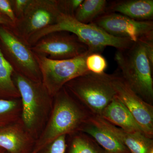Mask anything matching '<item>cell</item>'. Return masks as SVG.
<instances>
[{
  "mask_svg": "<svg viewBox=\"0 0 153 153\" xmlns=\"http://www.w3.org/2000/svg\"><path fill=\"white\" fill-rule=\"evenodd\" d=\"M93 115L63 86L54 96L51 114L31 153H38L61 136L80 131Z\"/></svg>",
  "mask_w": 153,
  "mask_h": 153,
  "instance_id": "6da1fadb",
  "label": "cell"
},
{
  "mask_svg": "<svg viewBox=\"0 0 153 153\" xmlns=\"http://www.w3.org/2000/svg\"><path fill=\"white\" fill-rule=\"evenodd\" d=\"M12 78L21 96V120L36 141L51 114L54 97L42 82L31 80L14 71Z\"/></svg>",
  "mask_w": 153,
  "mask_h": 153,
  "instance_id": "7a4b0ae2",
  "label": "cell"
},
{
  "mask_svg": "<svg viewBox=\"0 0 153 153\" xmlns=\"http://www.w3.org/2000/svg\"><path fill=\"white\" fill-rule=\"evenodd\" d=\"M59 31L74 34L87 46L92 53H101L107 47L123 50L134 43L128 39L111 36L93 23L83 24L78 22L74 16L60 13L55 24L33 35L28 40V44L31 47L42 37Z\"/></svg>",
  "mask_w": 153,
  "mask_h": 153,
  "instance_id": "3957f363",
  "label": "cell"
},
{
  "mask_svg": "<svg viewBox=\"0 0 153 153\" xmlns=\"http://www.w3.org/2000/svg\"><path fill=\"white\" fill-rule=\"evenodd\" d=\"M114 60L120 70L121 76L132 90L153 105V68L143 42H134L127 49L117 50Z\"/></svg>",
  "mask_w": 153,
  "mask_h": 153,
  "instance_id": "277c9868",
  "label": "cell"
},
{
  "mask_svg": "<svg viewBox=\"0 0 153 153\" xmlns=\"http://www.w3.org/2000/svg\"><path fill=\"white\" fill-rule=\"evenodd\" d=\"M113 74L88 72L71 79L64 86L94 115L100 116L116 95Z\"/></svg>",
  "mask_w": 153,
  "mask_h": 153,
  "instance_id": "5b68a950",
  "label": "cell"
},
{
  "mask_svg": "<svg viewBox=\"0 0 153 153\" xmlns=\"http://www.w3.org/2000/svg\"><path fill=\"white\" fill-rule=\"evenodd\" d=\"M0 48L14 71L31 80L42 82L39 64L31 47L10 28L0 26Z\"/></svg>",
  "mask_w": 153,
  "mask_h": 153,
  "instance_id": "8992f818",
  "label": "cell"
},
{
  "mask_svg": "<svg viewBox=\"0 0 153 153\" xmlns=\"http://www.w3.org/2000/svg\"><path fill=\"white\" fill-rule=\"evenodd\" d=\"M88 52L80 56L64 60H52L44 56L36 57L41 70L42 81L54 97L71 79L89 72L85 65Z\"/></svg>",
  "mask_w": 153,
  "mask_h": 153,
  "instance_id": "52a82bcc",
  "label": "cell"
},
{
  "mask_svg": "<svg viewBox=\"0 0 153 153\" xmlns=\"http://www.w3.org/2000/svg\"><path fill=\"white\" fill-rule=\"evenodd\" d=\"M60 14L56 0H31L23 16L11 29L27 43L36 33L55 24Z\"/></svg>",
  "mask_w": 153,
  "mask_h": 153,
  "instance_id": "ba28073f",
  "label": "cell"
},
{
  "mask_svg": "<svg viewBox=\"0 0 153 153\" xmlns=\"http://www.w3.org/2000/svg\"><path fill=\"white\" fill-rule=\"evenodd\" d=\"M31 47L36 55L52 60L71 59L90 52L76 36L65 31L49 33Z\"/></svg>",
  "mask_w": 153,
  "mask_h": 153,
  "instance_id": "9c48e42d",
  "label": "cell"
},
{
  "mask_svg": "<svg viewBox=\"0 0 153 153\" xmlns=\"http://www.w3.org/2000/svg\"><path fill=\"white\" fill-rule=\"evenodd\" d=\"M110 35L137 42L153 39V22L137 21L115 13H106L92 22Z\"/></svg>",
  "mask_w": 153,
  "mask_h": 153,
  "instance_id": "30bf717a",
  "label": "cell"
},
{
  "mask_svg": "<svg viewBox=\"0 0 153 153\" xmlns=\"http://www.w3.org/2000/svg\"><path fill=\"white\" fill-rule=\"evenodd\" d=\"M113 85L117 97L133 116L145 135L153 138V105L134 92L120 74H113Z\"/></svg>",
  "mask_w": 153,
  "mask_h": 153,
  "instance_id": "8fae6325",
  "label": "cell"
},
{
  "mask_svg": "<svg viewBox=\"0 0 153 153\" xmlns=\"http://www.w3.org/2000/svg\"><path fill=\"white\" fill-rule=\"evenodd\" d=\"M36 142L21 119L0 128V148L8 153H31Z\"/></svg>",
  "mask_w": 153,
  "mask_h": 153,
  "instance_id": "7c38bea8",
  "label": "cell"
},
{
  "mask_svg": "<svg viewBox=\"0 0 153 153\" xmlns=\"http://www.w3.org/2000/svg\"><path fill=\"white\" fill-rule=\"evenodd\" d=\"M94 123L112 135L131 153H153V140L142 133H128L113 125L98 115L90 118Z\"/></svg>",
  "mask_w": 153,
  "mask_h": 153,
  "instance_id": "4fadbf2b",
  "label": "cell"
},
{
  "mask_svg": "<svg viewBox=\"0 0 153 153\" xmlns=\"http://www.w3.org/2000/svg\"><path fill=\"white\" fill-rule=\"evenodd\" d=\"M106 13H117L136 21H153V1H113L108 4Z\"/></svg>",
  "mask_w": 153,
  "mask_h": 153,
  "instance_id": "5bb4252c",
  "label": "cell"
},
{
  "mask_svg": "<svg viewBox=\"0 0 153 153\" xmlns=\"http://www.w3.org/2000/svg\"><path fill=\"white\" fill-rule=\"evenodd\" d=\"M100 116L127 132L144 134L131 113L116 96L103 110Z\"/></svg>",
  "mask_w": 153,
  "mask_h": 153,
  "instance_id": "9a60e30c",
  "label": "cell"
},
{
  "mask_svg": "<svg viewBox=\"0 0 153 153\" xmlns=\"http://www.w3.org/2000/svg\"><path fill=\"white\" fill-rule=\"evenodd\" d=\"M90 118L82 126L80 131L93 138L108 153H131L119 140L94 123Z\"/></svg>",
  "mask_w": 153,
  "mask_h": 153,
  "instance_id": "2e32d148",
  "label": "cell"
},
{
  "mask_svg": "<svg viewBox=\"0 0 153 153\" xmlns=\"http://www.w3.org/2000/svg\"><path fill=\"white\" fill-rule=\"evenodd\" d=\"M66 153H108L87 134L78 131L66 136Z\"/></svg>",
  "mask_w": 153,
  "mask_h": 153,
  "instance_id": "e0dca14e",
  "label": "cell"
},
{
  "mask_svg": "<svg viewBox=\"0 0 153 153\" xmlns=\"http://www.w3.org/2000/svg\"><path fill=\"white\" fill-rule=\"evenodd\" d=\"M13 68L6 60L0 48V99L21 98L20 93L13 81Z\"/></svg>",
  "mask_w": 153,
  "mask_h": 153,
  "instance_id": "ac0fdd59",
  "label": "cell"
},
{
  "mask_svg": "<svg viewBox=\"0 0 153 153\" xmlns=\"http://www.w3.org/2000/svg\"><path fill=\"white\" fill-rule=\"evenodd\" d=\"M108 2L105 0H83L74 13V17L83 24H91L106 13Z\"/></svg>",
  "mask_w": 153,
  "mask_h": 153,
  "instance_id": "d6986e66",
  "label": "cell"
},
{
  "mask_svg": "<svg viewBox=\"0 0 153 153\" xmlns=\"http://www.w3.org/2000/svg\"><path fill=\"white\" fill-rule=\"evenodd\" d=\"M21 98L13 100L0 99V128L21 119Z\"/></svg>",
  "mask_w": 153,
  "mask_h": 153,
  "instance_id": "ffe728a7",
  "label": "cell"
},
{
  "mask_svg": "<svg viewBox=\"0 0 153 153\" xmlns=\"http://www.w3.org/2000/svg\"><path fill=\"white\" fill-rule=\"evenodd\" d=\"M87 70L94 74H101L105 73L108 63L104 56L100 53H90L85 59Z\"/></svg>",
  "mask_w": 153,
  "mask_h": 153,
  "instance_id": "44dd1931",
  "label": "cell"
},
{
  "mask_svg": "<svg viewBox=\"0 0 153 153\" xmlns=\"http://www.w3.org/2000/svg\"><path fill=\"white\" fill-rule=\"evenodd\" d=\"M66 136H61L37 153H66Z\"/></svg>",
  "mask_w": 153,
  "mask_h": 153,
  "instance_id": "7402d4cb",
  "label": "cell"
},
{
  "mask_svg": "<svg viewBox=\"0 0 153 153\" xmlns=\"http://www.w3.org/2000/svg\"><path fill=\"white\" fill-rule=\"evenodd\" d=\"M83 0H56L58 9L61 13L74 16V13Z\"/></svg>",
  "mask_w": 153,
  "mask_h": 153,
  "instance_id": "603a6c76",
  "label": "cell"
},
{
  "mask_svg": "<svg viewBox=\"0 0 153 153\" xmlns=\"http://www.w3.org/2000/svg\"><path fill=\"white\" fill-rule=\"evenodd\" d=\"M31 0H10L11 6L17 19L23 16Z\"/></svg>",
  "mask_w": 153,
  "mask_h": 153,
  "instance_id": "cb8c5ba5",
  "label": "cell"
},
{
  "mask_svg": "<svg viewBox=\"0 0 153 153\" xmlns=\"http://www.w3.org/2000/svg\"><path fill=\"white\" fill-rule=\"evenodd\" d=\"M0 13L8 18L13 23L16 21L10 3V0H0Z\"/></svg>",
  "mask_w": 153,
  "mask_h": 153,
  "instance_id": "d4e9b609",
  "label": "cell"
},
{
  "mask_svg": "<svg viewBox=\"0 0 153 153\" xmlns=\"http://www.w3.org/2000/svg\"><path fill=\"white\" fill-rule=\"evenodd\" d=\"M143 43L144 44L147 57L151 66L153 68V39L144 41Z\"/></svg>",
  "mask_w": 153,
  "mask_h": 153,
  "instance_id": "484cf974",
  "label": "cell"
},
{
  "mask_svg": "<svg viewBox=\"0 0 153 153\" xmlns=\"http://www.w3.org/2000/svg\"><path fill=\"white\" fill-rule=\"evenodd\" d=\"M0 26H4L12 29L13 27L14 24L8 18L0 13Z\"/></svg>",
  "mask_w": 153,
  "mask_h": 153,
  "instance_id": "4316f807",
  "label": "cell"
},
{
  "mask_svg": "<svg viewBox=\"0 0 153 153\" xmlns=\"http://www.w3.org/2000/svg\"><path fill=\"white\" fill-rule=\"evenodd\" d=\"M5 152L4 150L0 148V153H4V152Z\"/></svg>",
  "mask_w": 153,
  "mask_h": 153,
  "instance_id": "83f0119b",
  "label": "cell"
}]
</instances>
